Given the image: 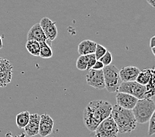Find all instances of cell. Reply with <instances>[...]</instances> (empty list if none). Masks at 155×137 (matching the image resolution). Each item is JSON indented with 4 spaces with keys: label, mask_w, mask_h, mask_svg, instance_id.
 Returning <instances> with one entry per match:
<instances>
[{
    "label": "cell",
    "mask_w": 155,
    "mask_h": 137,
    "mask_svg": "<svg viewBox=\"0 0 155 137\" xmlns=\"http://www.w3.org/2000/svg\"><path fill=\"white\" fill-rule=\"evenodd\" d=\"M112 105L108 101L96 99L88 103L83 113V122L91 132H94L101 122L110 116Z\"/></svg>",
    "instance_id": "1"
},
{
    "label": "cell",
    "mask_w": 155,
    "mask_h": 137,
    "mask_svg": "<svg viewBox=\"0 0 155 137\" xmlns=\"http://www.w3.org/2000/svg\"><path fill=\"white\" fill-rule=\"evenodd\" d=\"M118 129V132L131 133L135 130L137 122L132 110L124 109L118 105L112 106L111 115Z\"/></svg>",
    "instance_id": "2"
},
{
    "label": "cell",
    "mask_w": 155,
    "mask_h": 137,
    "mask_svg": "<svg viewBox=\"0 0 155 137\" xmlns=\"http://www.w3.org/2000/svg\"><path fill=\"white\" fill-rule=\"evenodd\" d=\"M155 103L151 98L138 99L136 105L132 109L137 123L144 124L149 122L154 113Z\"/></svg>",
    "instance_id": "3"
},
{
    "label": "cell",
    "mask_w": 155,
    "mask_h": 137,
    "mask_svg": "<svg viewBox=\"0 0 155 137\" xmlns=\"http://www.w3.org/2000/svg\"><path fill=\"white\" fill-rule=\"evenodd\" d=\"M104 74L105 88L110 93L117 92L120 84L122 83L120 71L115 65H110L104 66L102 69Z\"/></svg>",
    "instance_id": "4"
},
{
    "label": "cell",
    "mask_w": 155,
    "mask_h": 137,
    "mask_svg": "<svg viewBox=\"0 0 155 137\" xmlns=\"http://www.w3.org/2000/svg\"><path fill=\"white\" fill-rule=\"evenodd\" d=\"M94 132L95 137H117L118 129L115 121L110 116L99 124Z\"/></svg>",
    "instance_id": "5"
},
{
    "label": "cell",
    "mask_w": 155,
    "mask_h": 137,
    "mask_svg": "<svg viewBox=\"0 0 155 137\" xmlns=\"http://www.w3.org/2000/svg\"><path fill=\"white\" fill-rule=\"evenodd\" d=\"M117 92L129 94L134 96L138 99H141L145 97L146 86L140 84L136 81L122 82L118 88Z\"/></svg>",
    "instance_id": "6"
},
{
    "label": "cell",
    "mask_w": 155,
    "mask_h": 137,
    "mask_svg": "<svg viewBox=\"0 0 155 137\" xmlns=\"http://www.w3.org/2000/svg\"><path fill=\"white\" fill-rule=\"evenodd\" d=\"M86 82L88 86L97 90H102L105 88L104 74L102 70L90 69L86 75Z\"/></svg>",
    "instance_id": "7"
},
{
    "label": "cell",
    "mask_w": 155,
    "mask_h": 137,
    "mask_svg": "<svg viewBox=\"0 0 155 137\" xmlns=\"http://www.w3.org/2000/svg\"><path fill=\"white\" fill-rule=\"evenodd\" d=\"M56 23L51 21L48 17H43L40 22V25L45 34L46 38L53 41L58 36Z\"/></svg>",
    "instance_id": "8"
},
{
    "label": "cell",
    "mask_w": 155,
    "mask_h": 137,
    "mask_svg": "<svg viewBox=\"0 0 155 137\" xmlns=\"http://www.w3.org/2000/svg\"><path fill=\"white\" fill-rule=\"evenodd\" d=\"M54 121L48 114L44 113L40 116L38 134L42 137L50 135L53 131Z\"/></svg>",
    "instance_id": "9"
},
{
    "label": "cell",
    "mask_w": 155,
    "mask_h": 137,
    "mask_svg": "<svg viewBox=\"0 0 155 137\" xmlns=\"http://www.w3.org/2000/svg\"><path fill=\"white\" fill-rule=\"evenodd\" d=\"M117 105L124 109L132 110L136 105L138 99L130 95L123 92H118L116 96Z\"/></svg>",
    "instance_id": "10"
},
{
    "label": "cell",
    "mask_w": 155,
    "mask_h": 137,
    "mask_svg": "<svg viewBox=\"0 0 155 137\" xmlns=\"http://www.w3.org/2000/svg\"><path fill=\"white\" fill-rule=\"evenodd\" d=\"M40 120V115L37 113H32L30 115L28 123L24 128L27 135L31 137L38 135Z\"/></svg>",
    "instance_id": "11"
},
{
    "label": "cell",
    "mask_w": 155,
    "mask_h": 137,
    "mask_svg": "<svg viewBox=\"0 0 155 137\" xmlns=\"http://www.w3.org/2000/svg\"><path fill=\"white\" fill-rule=\"evenodd\" d=\"M140 70L134 66H127L123 67L120 71V76L122 82H131L135 81Z\"/></svg>",
    "instance_id": "12"
},
{
    "label": "cell",
    "mask_w": 155,
    "mask_h": 137,
    "mask_svg": "<svg viewBox=\"0 0 155 137\" xmlns=\"http://www.w3.org/2000/svg\"><path fill=\"white\" fill-rule=\"evenodd\" d=\"M27 40H35L38 42H43L47 40L40 23H36L31 28L27 34Z\"/></svg>",
    "instance_id": "13"
},
{
    "label": "cell",
    "mask_w": 155,
    "mask_h": 137,
    "mask_svg": "<svg viewBox=\"0 0 155 137\" xmlns=\"http://www.w3.org/2000/svg\"><path fill=\"white\" fill-rule=\"evenodd\" d=\"M97 43L89 40L81 42L78 46V53L80 55H87L94 54Z\"/></svg>",
    "instance_id": "14"
},
{
    "label": "cell",
    "mask_w": 155,
    "mask_h": 137,
    "mask_svg": "<svg viewBox=\"0 0 155 137\" xmlns=\"http://www.w3.org/2000/svg\"><path fill=\"white\" fill-rule=\"evenodd\" d=\"M154 77V68L145 69L142 70V71H140L135 81L140 84L146 86L150 82V80Z\"/></svg>",
    "instance_id": "15"
},
{
    "label": "cell",
    "mask_w": 155,
    "mask_h": 137,
    "mask_svg": "<svg viewBox=\"0 0 155 137\" xmlns=\"http://www.w3.org/2000/svg\"><path fill=\"white\" fill-rule=\"evenodd\" d=\"M30 113L28 111L22 112L16 116V125L19 129H24L28 123Z\"/></svg>",
    "instance_id": "16"
},
{
    "label": "cell",
    "mask_w": 155,
    "mask_h": 137,
    "mask_svg": "<svg viewBox=\"0 0 155 137\" xmlns=\"http://www.w3.org/2000/svg\"><path fill=\"white\" fill-rule=\"evenodd\" d=\"M26 49L28 52L34 55V56L39 57L40 54V42L35 41V40H27L26 43Z\"/></svg>",
    "instance_id": "17"
},
{
    "label": "cell",
    "mask_w": 155,
    "mask_h": 137,
    "mask_svg": "<svg viewBox=\"0 0 155 137\" xmlns=\"http://www.w3.org/2000/svg\"><path fill=\"white\" fill-rule=\"evenodd\" d=\"M40 54L39 56L43 59H49L52 57L53 52L51 47L45 42H40Z\"/></svg>",
    "instance_id": "18"
},
{
    "label": "cell",
    "mask_w": 155,
    "mask_h": 137,
    "mask_svg": "<svg viewBox=\"0 0 155 137\" xmlns=\"http://www.w3.org/2000/svg\"><path fill=\"white\" fill-rule=\"evenodd\" d=\"M13 71H5L0 73V87H5L11 83Z\"/></svg>",
    "instance_id": "19"
},
{
    "label": "cell",
    "mask_w": 155,
    "mask_h": 137,
    "mask_svg": "<svg viewBox=\"0 0 155 137\" xmlns=\"http://www.w3.org/2000/svg\"><path fill=\"white\" fill-rule=\"evenodd\" d=\"M88 55H80L77 59L76 63V67L80 71H86L87 70L88 65Z\"/></svg>",
    "instance_id": "20"
},
{
    "label": "cell",
    "mask_w": 155,
    "mask_h": 137,
    "mask_svg": "<svg viewBox=\"0 0 155 137\" xmlns=\"http://www.w3.org/2000/svg\"><path fill=\"white\" fill-rule=\"evenodd\" d=\"M154 79L155 77L146 85V92L145 98H152L154 95Z\"/></svg>",
    "instance_id": "21"
},
{
    "label": "cell",
    "mask_w": 155,
    "mask_h": 137,
    "mask_svg": "<svg viewBox=\"0 0 155 137\" xmlns=\"http://www.w3.org/2000/svg\"><path fill=\"white\" fill-rule=\"evenodd\" d=\"M5 71H13V65L9 60L0 57V73Z\"/></svg>",
    "instance_id": "22"
},
{
    "label": "cell",
    "mask_w": 155,
    "mask_h": 137,
    "mask_svg": "<svg viewBox=\"0 0 155 137\" xmlns=\"http://www.w3.org/2000/svg\"><path fill=\"white\" fill-rule=\"evenodd\" d=\"M108 51L106 50V48L104 46H102L101 44H97V47H96V50L94 52V55L97 60H99L103 55H104L106 51Z\"/></svg>",
    "instance_id": "23"
},
{
    "label": "cell",
    "mask_w": 155,
    "mask_h": 137,
    "mask_svg": "<svg viewBox=\"0 0 155 137\" xmlns=\"http://www.w3.org/2000/svg\"><path fill=\"white\" fill-rule=\"evenodd\" d=\"M112 55L109 51H107L106 53L100 59L99 61H101L104 66L110 65L112 62Z\"/></svg>",
    "instance_id": "24"
},
{
    "label": "cell",
    "mask_w": 155,
    "mask_h": 137,
    "mask_svg": "<svg viewBox=\"0 0 155 137\" xmlns=\"http://www.w3.org/2000/svg\"><path fill=\"white\" fill-rule=\"evenodd\" d=\"M149 125L148 129V135L152 136L155 133V113H154L149 121Z\"/></svg>",
    "instance_id": "25"
},
{
    "label": "cell",
    "mask_w": 155,
    "mask_h": 137,
    "mask_svg": "<svg viewBox=\"0 0 155 137\" xmlns=\"http://www.w3.org/2000/svg\"><path fill=\"white\" fill-rule=\"evenodd\" d=\"M88 65H87V71L92 69V67L94 66L95 64L96 61H97V59H96L94 54H89L88 55Z\"/></svg>",
    "instance_id": "26"
},
{
    "label": "cell",
    "mask_w": 155,
    "mask_h": 137,
    "mask_svg": "<svg viewBox=\"0 0 155 137\" xmlns=\"http://www.w3.org/2000/svg\"><path fill=\"white\" fill-rule=\"evenodd\" d=\"M104 67V64H103L101 61L97 60V61H96L94 66L92 67V69L98 70V71H99V70H102Z\"/></svg>",
    "instance_id": "27"
},
{
    "label": "cell",
    "mask_w": 155,
    "mask_h": 137,
    "mask_svg": "<svg viewBox=\"0 0 155 137\" xmlns=\"http://www.w3.org/2000/svg\"><path fill=\"white\" fill-rule=\"evenodd\" d=\"M150 48L155 47V36H153L150 40Z\"/></svg>",
    "instance_id": "28"
},
{
    "label": "cell",
    "mask_w": 155,
    "mask_h": 137,
    "mask_svg": "<svg viewBox=\"0 0 155 137\" xmlns=\"http://www.w3.org/2000/svg\"><path fill=\"white\" fill-rule=\"evenodd\" d=\"M147 3L153 7H155V0H147Z\"/></svg>",
    "instance_id": "29"
},
{
    "label": "cell",
    "mask_w": 155,
    "mask_h": 137,
    "mask_svg": "<svg viewBox=\"0 0 155 137\" xmlns=\"http://www.w3.org/2000/svg\"><path fill=\"white\" fill-rule=\"evenodd\" d=\"M3 47V42H2V38L1 36H0V49H2Z\"/></svg>",
    "instance_id": "30"
}]
</instances>
